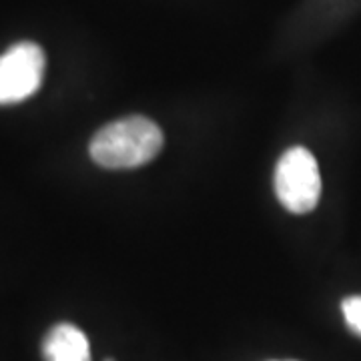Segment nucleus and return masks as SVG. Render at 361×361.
I'll return each mask as SVG.
<instances>
[{
	"instance_id": "f03ea898",
	"label": "nucleus",
	"mask_w": 361,
	"mask_h": 361,
	"mask_svg": "<svg viewBox=\"0 0 361 361\" xmlns=\"http://www.w3.org/2000/svg\"><path fill=\"white\" fill-rule=\"evenodd\" d=\"M275 193L281 205L295 215H305L317 207L322 175L315 157L305 147H291L281 155L275 169Z\"/></svg>"
},
{
	"instance_id": "20e7f679",
	"label": "nucleus",
	"mask_w": 361,
	"mask_h": 361,
	"mask_svg": "<svg viewBox=\"0 0 361 361\" xmlns=\"http://www.w3.org/2000/svg\"><path fill=\"white\" fill-rule=\"evenodd\" d=\"M44 361H90L87 336L73 323H56L42 341Z\"/></svg>"
},
{
	"instance_id": "39448f33",
	"label": "nucleus",
	"mask_w": 361,
	"mask_h": 361,
	"mask_svg": "<svg viewBox=\"0 0 361 361\" xmlns=\"http://www.w3.org/2000/svg\"><path fill=\"white\" fill-rule=\"evenodd\" d=\"M341 311H343L345 323L351 327V331H355L357 336H361V295L343 299Z\"/></svg>"
},
{
	"instance_id": "7ed1b4c3",
	"label": "nucleus",
	"mask_w": 361,
	"mask_h": 361,
	"mask_svg": "<svg viewBox=\"0 0 361 361\" xmlns=\"http://www.w3.org/2000/svg\"><path fill=\"white\" fill-rule=\"evenodd\" d=\"M44 66V52L35 42H16L0 54V106L32 97L42 85Z\"/></svg>"
},
{
	"instance_id": "f257e3e1",
	"label": "nucleus",
	"mask_w": 361,
	"mask_h": 361,
	"mask_svg": "<svg viewBox=\"0 0 361 361\" xmlns=\"http://www.w3.org/2000/svg\"><path fill=\"white\" fill-rule=\"evenodd\" d=\"M163 149V130L151 118L133 115L109 123L90 141V159L104 169H135Z\"/></svg>"
},
{
	"instance_id": "423d86ee",
	"label": "nucleus",
	"mask_w": 361,
	"mask_h": 361,
	"mask_svg": "<svg viewBox=\"0 0 361 361\" xmlns=\"http://www.w3.org/2000/svg\"><path fill=\"white\" fill-rule=\"evenodd\" d=\"M104 361H115V360H104Z\"/></svg>"
}]
</instances>
